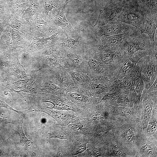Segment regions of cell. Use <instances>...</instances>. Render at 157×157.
I'll use <instances>...</instances> for the list:
<instances>
[{
  "mask_svg": "<svg viewBox=\"0 0 157 157\" xmlns=\"http://www.w3.org/2000/svg\"><path fill=\"white\" fill-rule=\"evenodd\" d=\"M63 0H39L40 5L42 9L45 20L49 16L50 12L54 8H58L60 7L67 3V1H62Z\"/></svg>",
  "mask_w": 157,
  "mask_h": 157,
  "instance_id": "8fae6325",
  "label": "cell"
},
{
  "mask_svg": "<svg viewBox=\"0 0 157 157\" xmlns=\"http://www.w3.org/2000/svg\"><path fill=\"white\" fill-rule=\"evenodd\" d=\"M142 151L148 155H151L154 153V150L152 147L149 145L146 144L142 146Z\"/></svg>",
  "mask_w": 157,
  "mask_h": 157,
  "instance_id": "f546056e",
  "label": "cell"
},
{
  "mask_svg": "<svg viewBox=\"0 0 157 157\" xmlns=\"http://www.w3.org/2000/svg\"><path fill=\"white\" fill-rule=\"evenodd\" d=\"M136 28L126 23L115 20L102 26H94L92 31L94 36L99 40L103 38L119 34Z\"/></svg>",
  "mask_w": 157,
  "mask_h": 157,
  "instance_id": "7a4b0ae2",
  "label": "cell"
},
{
  "mask_svg": "<svg viewBox=\"0 0 157 157\" xmlns=\"http://www.w3.org/2000/svg\"><path fill=\"white\" fill-rule=\"evenodd\" d=\"M124 4L116 20L126 23L138 29L144 20L147 6L138 0H124Z\"/></svg>",
  "mask_w": 157,
  "mask_h": 157,
  "instance_id": "6da1fadb",
  "label": "cell"
},
{
  "mask_svg": "<svg viewBox=\"0 0 157 157\" xmlns=\"http://www.w3.org/2000/svg\"><path fill=\"white\" fill-rule=\"evenodd\" d=\"M58 79L60 82L64 84L68 85L71 83L70 79L65 74H60L58 77Z\"/></svg>",
  "mask_w": 157,
  "mask_h": 157,
  "instance_id": "83f0119b",
  "label": "cell"
},
{
  "mask_svg": "<svg viewBox=\"0 0 157 157\" xmlns=\"http://www.w3.org/2000/svg\"><path fill=\"white\" fill-rule=\"evenodd\" d=\"M113 151L114 154L117 156L122 157L124 156V152L119 147H114L113 149Z\"/></svg>",
  "mask_w": 157,
  "mask_h": 157,
  "instance_id": "836d02e7",
  "label": "cell"
},
{
  "mask_svg": "<svg viewBox=\"0 0 157 157\" xmlns=\"http://www.w3.org/2000/svg\"><path fill=\"white\" fill-rule=\"evenodd\" d=\"M12 28L8 26L3 30L0 38L1 47L4 50L11 51L14 50L11 37Z\"/></svg>",
  "mask_w": 157,
  "mask_h": 157,
  "instance_id": "7c38bea8",
  "label": "cell"
},
{
  "mask_svg": "<svg viewBox=\"0 0 157 157\" xmlns=\"http://www.w3.org/2000/svg\"><path fill=\"white\" fill-rule=\"evenodd\" d=\"M127 96L126 95L120 96L117 99V101L119 103H122L126 101L127 99Z\"/></svg>",
  "mask_w": 157,
  "mask_h": 157,
  "instance_id": "f35d334b",
  "label": "cell"
},
{
  "mask_svg": "<svg viewBox=\"0 0 157 157\" xmlns=\"http://www.w3.org/2000/svg\"><path fill=\"white\" fill-rule=\"evenodd\" d=\"M152 104V102L149 97H146L143 104V121L144 128L147 127L150 121Z\"/></svg>",
  "mask_w": 157,
  "mask_h": 157,
  "instance_id": "5bb4252c",
  "label": "cell"
},
{
  "mask_svg": "<svg viewBox=\"0 0 157 157\" xmlns=\"http://www.w3.org/2000/svg\"><path fill=\"white\" fill-rule=\"evenodd\" d=\"M124 1L111 2L103 9L100 10L98 18L94 26H103L116 20V18L121 10Z\"/></svg>",
  "mask_w": 157,
  "mask_h": 157,
  "instance_id": "5b68a950",
  "label": "cell"
},
{
  "mask_svg": "<svg viewBox=\"0 0 157 157\" xmlns=\"http://www.w3.org/2000/svg\"><path fill=\"white\" fill-rule=\"evenodd\" d=\"M131 60L125 62L121 68V73L123 75H126L129 73L132 70L133 67V64Z\"/></svg>",
  "mask_w": 157,
  "mask_h": 157,
  "instance_id": "d6986e66",
  "label": "cell"
},
{
  "mask_svg": "<svg viewBox=\"0 0 157 157\" xmlns=\"http://www.w3.org/2000/svg\"><path fill=\"white\" fill-rule=\"evenodd\" d=\"M157 10L150 9L147 6L144 22L138 29L140 32L141 34L144 33L148 35L153 47L156 45L154 37L157 28Z\"/></svg>",
  "mask_w": 157,
  "mask_h": 157,
  "instance_id": "8992f818",
  "label": "cell"
},
{
  "mask_svg": "<svg viewBox=\"0 0 157 157\" xmlns=\"http://www.w3.org/2000/svg\"><path fill=\"white\" fill-rule=\"evenodd\" d=\"M147 132L149 134H154L157 130L156 120L154 119H151L147 125Z\"/></svg>",
  "mask_w": 157,
  "mask_h": 157,
  "instance_id": "44dd1931",
  "label": "cell"
},
{
  "mask_svg": "<svg viewBox=\"0 0 157 157\" xmlns=\"http://www.w3.org/2000/svg\"><path fill=\"white\" fill-rule=\"evenodd\" d=\"M141 3L146 5L149 9L157 10V0H138Z\"/></svg>",
  "mask_w": 157,
  "mask_h": 157,
  "instance_id": "7402d4cb",
  "label": "cell"
},
{
  "mask_svg": "<svg viewBox=\"0 0 157 157\" xmlns=\"http://www.w3.org/2000/svg\"><path fill=\"white\" fill-rule=\"evenodd\" d=\"M54 106L56 108L64 110H69L70 106L60 102H57L54 104Z\"/></svg>",
  "mask_w": 157,
  "mask_h": 157,
  "instance_id": "1f68e13d",
  "label": "cell"
},
{
  "mask_svg": "<svg viewBox=\"0 0 157 157\" xmlns=\"http://www.w3.org/2000/svg\"><path fill=\"white\" fill-rule=\"evenodd\" d=\"M0 106L5 107L7 108L10 109H12V108L10 107L6 104L3 101L1 98H0Z\"/></svg>",
  "mask_w": 157,
  "mask_h": 157,
  "instance_id": "ab89813d",
  "label": "cell"
},
{
  "mask_svg": "<svg viewBox=\"0 0 157 157\" xmlns=\"http://www.w3.org/2000/svg\"><path fill=\"white\" fill-rule=\"evenodd\" d=\"M124 138L128 142H131L135 138V133L133 130L131 129L126 130L123 134Z\"/></svg>",
  "mask_w": 157,
  "mask_h": 157,
  "instance_id": "ffe728a7",
  "label": "cell"
},
{
  "mask_svg": "<svg viewBox=\"0 0 157 157\" xmlns=\"http://www.w3.org/2000/svg\"><path fill=\"white\" fill-rule=\"evenodd\" d=\"M49 87L50 89L54 91H60L61 90L60 87L52 83L49 84Z\"/></svg>",
  "mask_w": 157,
  "mask_h": 157,
  "instance_id": "d590c367",
  "label": "cell"
},
{
  "mask_svg": "<svg viewBox=\"0 0 157 157\" xmlns=\"http://www.w3.org/2000/svg\"><path fill=\"white\" fill-rule=\"evenodd\" d=\"M117 52L111 51L102 55L100 57L101 60L105 64L111 62L117 55Z\"/></svg>",
  "mask_w": 157,
  "mask_h": 157,
  "instance_id": "ac0fdd59",
  "label": "cell"
},
{
  "mask_svg": "<svg viewBox=\"0 0 157 157\" xmlns=\"http://www.w3.org/2000/svg\"><path fill=\"white\" fill-rule=\"evenodd\" d=\"M11 37L14 50L17 48L25 49L31 42L32 39L13 28H12Z\"/></svg>",
  "mask_w": 157,
  "mask_h": 157,
  "instance_id": "9c48e42d",
  "label": "cell"
},
{
  "mask_svg": "<svg viewBox=\"0 0 157 157\" xmlns=\"http://www.w3.org/2000/svg\"><path fill=\"white\" fill-rule=\"evenodd\" d=\"M67 58L74 63H78L80 60L79 56L74 53H68L67 54Z\"/></svg>",
  "mask_w": 157,
  "mask_h": 157,
  "instance_id": "4316f807",
  "label": "cell"
},
{
  "mask_svg": "<svg viewBox=\"0 0 157 157\" xmlns=\"http://www.w3.org/2000/svg\"><path fill=\"white\" fill-rule=\"evenodd\" d=\"M143 83L142 79L139 78L136 80L135 85V90L137 93L140 94L142 90Z\"/></svg>",
  "mask_w": 157,
  "mask_h": 157,
  "instance_id": "484cf974",
  "label": "cell"
},
{
  "mask_svg": "<svg viewBox=\"0 0 157 157\" xmlns=\"http://www.w3.org/2000/svg\"><path fill=\"white\" fill-rule=\"evenodd\" d=\"M11 15L8 7L0 6V38L3 31L8 26Z\"/></svg>",
  "mask_w": 157,
  "mask_h": 157,
  "instance_id": "4fadbf2b",
  "label": "cell"
},
{
  "mask_svg": "<svg viewBox=\"0 0 157 157\" xmlns=\"http://www.w3.org/2000/svg\"><path fill=\"white\" fill-rule=\"evenodd\" d=\"M155 72L154 66L151 64L147 67L145 72V77L146 80L150 81L153 77Z\"/></svg>",
  "mask_w": 157,
  "mask_h": 157,
  "instance_id": "603a6c76",
  "label": "cell"
},
{
  "mask_svg": "<svg viewBox=\"0 0 157 157\" xmlns=\"http://www.w3.org/2000/svg\"><path fill=\"white\" fill-rule=\"evenodd\" d=\"M18 130L22 142L25 144L27 148L31 149L34 150L35 148L33 146V143L32 142L28 140L24 135L22 125L21 126H19L18 127Z\"/></svg>",
  "mask_w": 157,
  "mask_h": 157,
  "instance_id": "2e32d148",
  "label": "cell"
},
{
  "mask_svg": "<svg viewBox=\"0 0 157 157\" xmlns=\"http://www.w3.org/2000/svg\"><path fill=\"white\" fill-rule=\"evenodd\" d=\"M60 51L53 45L47 47L41 53L53 56H58L60 54Z\"/></svg>",
  "mask_w": 157,
  "mask_h": 157,
  "instance_id": "9a60e30c",
  "label": "cell"
},
{
  "mask_svg": "<svg viewBox=\"0 0 157 157\" xmlns=\"http://www.w3.org/2000/svg\"><path fill=\"white\" fill-rule=\"evenodd\" d=\"M72 75L78 81H83L85 79L84 76L77 72H73Z\"/></svg>",
  "mask_w": 157,
  "mask_h": 157,
  "instance_id": "e575fe53",
  "label": "cell"
},
{
  "mask_svg": "<svg viewBox=\"0 0 157 157\" xmlns=\"http://www.w3.org/2000/svg\"><path fill=\"white\" fill-rule=\"evenodd\" d=\"M119 110L121 113L129 116L133 115L134 113L132 110L126 107H120L119 108Z\"/></svg>",
  "mask_w": 157,
  "mask_h": 157,
  "instance_id": "4dcf8cb0",
  "label": "cell"
},
{
  "mask_svg": "<svg viewBox=\"0 0 157 157\" xmlns=\"http://www.w3.org/2000/svg\"><path fill=\"white\" fill-rule=\"evenodd\" d=\"M150 42L149 36L145 33L131 36L122 44V52L125 56H131L138 51L146 50Z\"/></svg>",
  "mask_w": 157,
  "mask_h": 157,
  "instance_id": "277c9868",
  "label": "cell"
},
{
  "mask_svg": "<svg viewBox=\"0 0 157 157\" xmlns=\"http://www.w3.org/2000/svg\"><path fill=\"white\" fill-rule=\"evenodd\" d=\"M67 4L54 10L53 15L49 16L48 21L52 24L58 26L62 28L67 37H73L75 31L71 24L67 19L64 13V9Z\"/></svg>",
  "mask_w": 157,
  "mask_h": 157,
  "instance_id": "52a82bcc",
  "label": "cell"
},
{
  "mask_svg": "<svg viewBox=\"0 0 157 157\" xmlns=\"http://www.w3.org/2000/svg\"><path fill=\"white\" fill-rule=\"evenodd\" d=\"M58 36V33L56 32L47 38H32L31 42L25 49L30 52L36 51L45 47L52 40L57 39Z\"/></svg>",
  "mask_w": 157,
  "mask_h": 157,
  "instance_id": "ba28073f",
  "label": "cell"
},
{
  "mask_svg": "<svg viewBox=\"0 0 157 157\" xmlns=\"http://www.w3.org/2000/svg\"><path fill=\"white\" fill-rule=\"evenodd\" d=\"M88 66L92 69L99 72L101 71L100 67L98 62L95 60L91 58L88 62Z\"/></svg>",
  "mask_w": 157,
  "mask_h": 157,
  "instance_id": "d4e9b609",
  "label": "cell"
},
{
  "mask_svg": "<svg viewBox=\"0 0 157 157\" xmlns=\"http://www.w3.org/2000/svg\"><path fill=\"white\" fill-rule=\"evenodd\" d=\"M105 87L104 85L100 83H96L94 84L92 88L96 90H99L103 89Z\"/></svg>",
  "mask_w": 157,
  "mask_h": 157,
  "instance_id": "8d00e7d4",
  "label": "cell"
},
{
  "mask_svg": "<svg viewBox=\"0 0 157 157\" xmlns=\"http://www.w3.org/2000/svg\"><path fill=\"white\" fill-rule=\"evenodd\" d=\"M8 26L15 28L26 36L32 38L31 35L30 24L29 21L23 19L11 17L8 23Z\"/></svg>",
  "mask_w": 157,
  "mask_h": 157,
  "instance_id": "30bf717a",
  "label": "cell"
},
{
  "mask_svg": "<svg viewBox=\"0 0 157 157\" xmlns=\"http://www.w3.org/2000/svg\"><path fill=\"white\" fill-rule=\"evenodd\" d=\"M44 19L43 15L39 14L33 15L29 20L32 38H47L56 32L53 27L55 26Z\"/></svg>",
  "mask_w": 157,
  "mask_h": 157,
  "instance_id": "3957f363",
  "label": "cell"
},
{
  "mask_svg": "<svg viewBox=\"0 0 157 157\" xmlns=\"http://www.w3.org/2000/svg\"><path fill=\"white\" fill-rule=\"evenodd\" d=\"M70 96L74 99L82 102H87L89 100L88 97L77 92L72 93Z\"/></svg>",
  "mask_w": 157,
  "mask_h": 157,
  "instance_id": "cb8c5ba5",
  "label": "cell"
},
{
  "mask_svg": "<svg viewBox=\"0 0 157 157\" xmlns=\"http://www.w3.org/2000/svg\"><path fill=\"white\" fill-rule=\"evenodd\" d=\"M46 60L51 64L56 66H59L62 67V65L60 64L59 60L54 58L51 57H48L46 59Z\"/></svg>",
  "mask_w": 157,
  "mask_h": 157,
  "instance_id": "d6a6232c",
  "label": "cell"
},
{
  "mask_svg": "<svg viewBox=\"0 0 157 157\" xmlns=\"http://www.w3.org/2000/svg\"><path fill=\"white\" fill-rule=\"evenodd\" d=\"M131 84L132 81L127 77H124L121 80L120 82V84L121 86L125 88L129 87Z\"/></svg>",
  "mask_w": 157,
  "mask_h": 157,
  "instance_id": "f1b7e54d",
  "label": "cell"
},
{
  "mask_svg": "<svg viewBox=\"0 0 157 157\" xmlns=\"http://www.w3.org/2000/svg\"><path fill=\"white\" fill-rule=\"evenodd\" d=\"M86 149V144H85L79 147L78 150L76 151V153L78 154L81 153L85 151Z\"/></svg>",
  "mask_w": 157,
  "mask_h": 157,
  "instance_id": "74e56055",
  "label": "cell"
},
{
  "mask_svg": "<svg viewBox=\"0 0 157 157\" xmlns=\"http://www.w3.org/2000/svg\"><path fill=\"white\" fill-rule=\"evenodd\" d=\"M80 36L75 38L67 39L61 43L62 46L64 47H67L70 48L75 47L78 44L80 40Z\"/></svg>",
  "mask_w": 157,
  "mask_h": 157,
  "instance_id": "e0dca14e",
  "label": "cell"
}]
</instances>
